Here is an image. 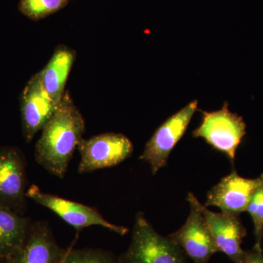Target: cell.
I'll list each match as a JSON object with an SVG mask.
<instances>
[{
  "label": "cell",
  "mask_w": 263,
  "mask_h": 263,
  "mask_svg": "<svg viewBox=\"0 0 263 263\" xmlns=\"http://www.w3.org/2000/svg\"><path fill=\"white\" fill-rule=\"evenodd\" d=\"M246 263H263L262 251L253 248L252 250L247 252Z\"/></svg>",
  "instance_id": "ac0fdd59"
},
{
  "label": "cell",
  "mask_w": 263,
  "mask_h": 263,
  "mask_svg": "<svg viewBox=\"0 0 263 263\" xmlns=\"http://www.w3.org/2000/svg\"><path fill=\"white\" fill-rule=\"evenodd\" d=\"M27 191L23 153L15 147L0 146V208L24 214Z\"/></svg>",
  "instance_id": "52a82bcc"
},
{
  "label": "cell",
  "mask_w": 263,
  "mask_h": 263,
  "mask_svg": "<svg viewBox=\"0 0 263 263\" xmlns=\"http://www.w3.org/2000/svg\"><path fill=\"white\" fill-rule=\"evenodd\" d=\"M197 105V100H193L166 119L147 142L139 159L149 164L152 174L156 175L167 164L171 152L186 133Z\"/></svg>",
  "instance_id": "5b68a950"
},
{
  "label": "cell",
  "mask_w": 263,
  "mask_h": 263,
  "mask_svg": "<svg viewBox=\"0 0 263 263\" xmlns=\"http://www.w3.org/2000/svg\"><path fill=\"white\" fill-rule=\"evenodd\" d=\"M67 250L57 245L47 221L32 223L25 241L8 263H62Z\"/></svg>",
  "instance_id": "7c38bea8"
},
{
  "label": "cell",
  "mask_w": 263,
  "mask_h": 263,
  "mask_svg": "<svg viewBox=\"0 0 263 263\" xmlns=\"http://www.w3.org/2000/svg\"><path fill=\"white\" fill-rule=\"evenodd\" d=\"M67 1L70 2V1H72V0H67Z\"/></svg>",
  "instance_id": "d6986e66"
},
{
  "label": "cell",
  "mask_w": 263,
  "mask_h": 263,
  "mask_svg": "<svg viewBox=\"0 0 263 263\" xmlns=\"http://www.w3.org/2000/svg\"><path fill=\"white\" fill-rule=\"evenodd\" d=\"M32 223L24 214L0 208V263H8L22 247Z\"/></svg>",
  "instance_id": "5bb4252c"
},
{
  "label": "cell",
  "mask_w": 263,
  "mask_h": 263,
  "mask_svg": "<svg viewBox=\"0 0 263 263\" xmlns=\"http://www.w3.org/2000/svg\"><path fill=\"white\" fill-rule=\"evenodd\" d=\"M77 149L81 157L78 172L85 174L122 163L131 157L134 147L122 133H106L82 138Z\"/></svg>",
  "instance_id": "277c9868"
},
{
  "label": "cell",
  "mask_w": 263,
  "mask_h": 263,
  "mask_svg": "<svg viewBox=\"0 0 263 263\" xmlns=\"http://www.w3.org/2000/svg\"><path fill=\"white\" fill-rule=\"evenodd\" d=\"M62 263H119L118 257L100 249H67Z\"/></svg>",
  "instance_id": "2e32d148"
},
{
  "label": "cell",
  "mask_w": 263,
  "mask_h": 263,
  "mask_svg": "<svg viewBox=\"0 0 263 263\" xmlns=\"http://www.w3.org/2000/svg\"><path fill=\"white\" fill-rule=\"evenodd\" d=\"M27 197L36 203L49 209L77 231L94 226L103 227L122 236L129 231L126 227L116 226L105 220L95 208L44 193L37 185H31L27 189Z\"/></svg>",
  "instance_id": "8992f818"
},
{
  "label": "cell",
  "mask_w": 263,
  "mask_h": 263,
  "mask_svg": "<svg viewBox=\"0 0 263 263\" xmlns=\"http://www.w3.org/2000/svg\"><path fill=\"white\" fill-rule=\"evenodd\" d=\"M188 202L191 211L186 222L168 238L194 262L208 263L214 254L219 252V249L202 213L193 202Z\"/></svg>",
  "instance_id": "30bf717a"
},
{
  "label": "cell",
  "mask_w": 263,
  "mask_h": 263,
  "mask_svg": "<svg viewBox=\"0 0 263 263\" xmlns=\"http://www.w3.org/2000/svg\"><path fill=\"white\" fill-rule=\"evenodd\" d=\"M84 129V117L70 92L65 91L36 143V162L49 174L63 179Z\"/></svg>",
  "instance_id": "6da1fadb"
},
{
  "label": "cell",
  "mask_w": 263,
  "mask_h": 263,
  "mask_svg": "<svg viewBox=\"0 0 263 263\" xmlns=\"http://www.w3.org/2000/svg\"><path fill=\"white\" fill-rule=\"evenodd\" d=\"M118 259L119 263H187L179 246L157 233L141 212L136 216L130 245Z\"/></svg>",
  "instance_id": "7a4b0ae2"
},
{
  "label": "cell",
  "mask_w": 263,
  "mask_h": 263,
  "mask_svg": "<svg viewBox=\"0 0 263 263\" xmlns=\"http://www.w3.org/2000/svg\"><path fill=\"white\" fill-rule=\"evenodd\" d=\"M187 201L193 202L202 213L219 252L226 254L234 263L247 262V252L242 249L247 230L238 216L211 212L189 193Z\"/></svg>",
  "instance_id": "ba28073f"
},
{
  "label": "cell",
  "mask_w": 263,
  "mask_h": 263,
  "mask_svg": "<svg viewBox=\"0 0 263 263\" xmlns=\"http://www.w3.org/2000/svg\"><path fill=\"white\" fill-rule=\"evenodd\" d=\"M55 103L44 89L38 73L27 81L20 97L22 136L27 143L42 130L56 111Z\"/></svg>",
  "instance_id": "9c48e42d"
},
{
  "label": "cell",
  "mask_w": 263,
  "mask_h": 263,
  "mask_svg": "<svg viewBox=\"0 0 263 263\" xmlns=\"http://www.w3.org/2000/svg\"><path fill=\"white\" fill-rule=\"evenodd\" d=\"M67 0H20L18 9L30 20L37 22L67 6Z\"/></svg>",
  "instance_id": "9a60e30c"
},
{
  "label": "cell",
  "mask_w": 263,
  "mask_h": 263,
  "mask_svg": "<svg viewBox=\"0 0 263 263\" xmlns=\"http://www.w3.org/2000/svg\"><path fill=\"white\" fill-rule=\"evenodd\" d=\"M247 212L251 216L254 224V233L255 237V245L254 248L262 251L261 245L263 237V181L256 189L251 197Z\"/></svg>",
  "instance_id": "e0dca14e"
},
{
  "label": "cell",
  "mask_w": 263,
  "mask_h": 263,
  "mask_svg": "<svg viewBox=\"0 0 263 263\" xmlns=\"http://www.w3.org/2000/svg\"><path fill=\"white\" fill-rule=\"evenodd\" d=\"M246 134L247 124L243 117L230 111L229 103L224 102L219 110H202L201 123L194 130L193 136L202 138L233 163L237 149Z\"/></svg>",
  "instance_id": "3957f363"
},
{
  "label": "cell",
  "mask_w": 263,
  "mask_h": 263,
  "mask_svg": "<svg viewBox=\"0 0 263 263\" xmlns=\"http://www.w3.org/2000/svg\"><path fill=\"white\" fill-rule=\"evenodd\" d=\"M76 60V52L65 45L57 46L49 61L37 72L43 87L59 104L65 92V86Z\"/></svg>",
  "instance_id": "4fadbf2b"
},
{
  "label": "cell",
  "mask_w": 263,
  "mask_h": 263,
  "mask_svg": "<svg viewBox=\"0 0 263 263\" xmlns=\"http://www.w3.org/2000/svg\"><path fill=\"white\" fill-rule=\"evenodd\" d=\"M262 181L263 174L246 179L233 170L209 190L205 206L217 207L221 213L238 216L247 212L251 197Z\"/></svg>",
  "instance_id": "8fae6325"
},
{
  "label": "cell",
  "mask_w": 263,
  "mask_h": 263,
  "mask_svg": "<svg viewBox=\"0 0 263 263\" xmlns=\"http://www.w3.org/2000/svg\"><path fill=\"white\" fill-rule=\"evenodd\" d=\"M64 258H65V257H64ZM62 261H63V260H62Z\"/></svg>",
  "instance_id": "ffe728a7"
}]
</instances>
